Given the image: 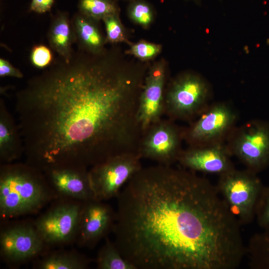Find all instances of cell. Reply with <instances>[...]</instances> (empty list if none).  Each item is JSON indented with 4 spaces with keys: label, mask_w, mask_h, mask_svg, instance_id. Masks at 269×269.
Returning a JSON list of instances; mask_svg holds the SVG:
<instances>
[{
    "label": "cell",
    "mask_w": 269,
    "mask_h": 269,
    "mask_svg": "<svg viewBox=\"0 0 269 269\" xmlns=\"http://www.w3.org/2000/svg\"><path fill=\"white\" fill-rule=\"evenodd\" d=\"M144 78L141 68L122 66L107 50L59 56L16 95L25 162L44 172L138 153Z\"/></svg>",
    "instance_id": "6da1fadb"
},
{
    "label": "cell",
    "mask_w": 269,
    "mask_h": 269,
    "mask_svg": "<svg viewBox=\"0 0 269 269\" xmlns=\"http://www.w3.org/2000/svg\"><path fill=\"white\" fill-rule=\"evenodd\" d=\"M116 198L114 242L136 269H235L245 255L240 225L195 172L142 167Z\"/></svg>",
    "instance_id": "7a4b0ae2"
},
{
    "label": "cell",
    "mask_w": 269,
    "mask_h": 269,
    "mask_svg": "<svg viewBox=\"0 0 269 269\" xmlns=\"http://www.w3.org/2000/svg\"><path fill=\"white\" fill-rule=\"evenodd\" d=\"M57 199L43 172L25 163L0 166V215L6 220L35 214Z\"/></svg>",
    "instance_id": "3957f363"
},
{
    "label": "cell",
    "mask_w": 269,
    "mask_h": 269,
    "mask_svg": "<svg viewBox=\"0 0 269 269\" xmlns=\"http://www.w3.org/2000/svg\"><path fill=\"white\" fill-rule=\"evenodd\" d=\"M211 92L208 82L199 74H179L165 90L164 115L174 121L191 122L209 105Z\"/></svg>",
    "instance_id": "277c9868"
},
{
    "label": "cell",
    "mask_w": 269,
    "mask_h": 269,
    "mask_svg": "<svg viewBox=\"0 0 269 269\" xmlns=\"http://www.w3.org/2000/svg\"><path fill=\"white\" fill-rule=\"evenodd\" d=\"M217 190L240 226L250 223L255 216L263 188L256 173L235 168L219 175Z\"/></svg>",
    "instance_id": "5b68a950"
},
{
    "label": "cell",
    "mask_w": 269,
    "mask_h": 269,
    "mask_svg": "<svg viewBox=\"0 0 269 269\" xmlns=\"http://www.w3.org/2000/svg\"><path fill=\"white\" fill-rule=\"evenodd\" d=\"M83 202L57 198L34 221L38 233L49 249L76 242Z\"/></svg>",
    "instance_id": "8992f818"
},
{
    "label": "cell",
    "mask_w": 269,
    "mask_h": 269,
    "mask_svg": "<svg viewBox=\"0 0 269 269\" xmlns=\"http://www.w3.org/2000/svg\"><path fill=\"white\" fill-rule=\"evenodd\" d=\"M238 114L230 104H209L189 126L183 128V139L188 146L225 143L236 127Z\"/></svg>",
    "instance_id": "52a82bcc"
},
{
    "label": "cell",
    "mask_w": 269,
    "mask_h": 269,
    "mask_svg": "<svg viewBox=\"0 0 269 269\" xmlns=\"http://www.w3.org/2000/svg\"><path fill=\"white\" fill-rule=\"evenodd\" d=\"M226 146L231 155L246 168L257 173L269 164V124L253 120L236 127L228 136Z\"/></svg>",
    "instance_id": "ba28073f"
},
{
    "label": "cell",
    "mask_w": 269,
    "mask_h": 269,
    "mask_svg": "<svg viewBox=\"0 0 269 269\" xmlns=\"http://www.w3.org/2000/svg\"><path fill=\"white\" fill-rule=\"evenodd\" d=\"M138 153L116 155L91 166L90 182L96 199L105 201L117 197L121 190L141 168Z\"/></svg>",
    "instance_id": "9c48e42d"
},
{
    "label": "cell",
    "mask_w": 269,
    "mask_h": 269,
    "mask_svg": "<svg viewBox=\"0 0 269 269\" xmlns=\"http://www.w3.org/2000/svg\"><path fill=\"white\" fill-rule=\"evenodd\" d=\"M183 141V128L170 119L161 118L142 133L138 152L141 158L172 165L177 162Z\"/></svg>",
    "instance_id": "30bf717a"
},
{
    "label": "cell",
    "mask_w": 269,
    "mask_h": 269,
    "mask_svg": "<svg viewBox=\"0 0 269 269\" xmlns=\"http://www.w3.org/2000/svg\"><path fill=\"white\" fill-rule=\"evenodd\" d=\"M33 223L17 222L2 228L0 255L6 264L18 266L36 260L49 251Z\"/></svg>",
    "instance_id": "8fae6325"
},
{
    "label": "cell",
    "mask_w": 269,
    "mask_h": 269,
    "mask_svg": "<svg viewBox=\"0 0 269 269\" xmlns=\"http://www.w3.org/2000/svg\"><path fill=\"white\" fill-rule=\"evenodd\" d=\"M116 211L109 204L94 199L83 202L76 240L81 247L92 249L112 232Z\"/></svg>",
    "instance_id": "7c38bea8"
},
{
    "label": "cell",
    "mask_w": 269,
    "mask_h": 269,
    "mask_svg": "<svg viewBox=\"0 0 269 269\" xmlns=\"http://www.w3.org/2000/svg\"><path fill=\"white\" fill-rule=\"evenodd\" d=\"M166 76L165 64L162 61L154 63L145 75L138 113L142 133L164 115Z\"/></svg>",
    "instance_id": "4fadbf2b"
},
{
    "label": "cell",
    "mask_w": 269,
    "mask_h": 269,
    "mask_svg": "<svg viewBox=\"0 0 269 269\" xmlns=\"http://www.w3.org/2000/svg\"><path fill=\"white\" fill-rule=\"evenodd\" d=\"M57 198H66L85 202L95 199L88 168L63 166L43 172Z\"/></svg>",
    "instance_id": "5bb4252c"
},
{
    "label": "cell",
    "mask_w": 269,
    "mask_h": 269,
    "mask_svg": "<svg viewBox=\"0 0 269 269\" xmlns=\"http://www.w3.org/2000/svg\"><path fill=\"white\" fill-rule=\"evenodd\" d=\"M226 143L202 146H188L183 149L177 162L184 168L195 172L215 173L219 175L235 167Z\"/></svg>",
    "instance_id": "9a60e30c"
},
{
    "label": "cell",
    "mask_w": 269,
    "mask_h": 269,
    "mask_svg": "<svg viewBox=\"0 0 269 269\" xmlns=\"http://www.w3.org/2000/svg\"><path fill=\"white\" fill-rule=\"evenodd\" d=\"M24 148L18 123L0 100V162L11 163L24 154Z\"/></svg>",
    "instance_id": "2e32d148"
},
{
    "label": "cell",
    "mask_w": 269,
    "mask_h": 269,
    "mask_svg": "<svg viewBox=\"0 0 269 269\" xmlns=\"http://www.w3.org/2000/svg\"><path fill=\"white\" fill-rule=\"evenodd\" d=\"M71 19L78 49L93 54H100L105 51L106 38L99 28L98 21L79 11Z\"/></svg>",
    "instance_id": "e0dca14e"
},
{
    "label": "cell",
    "mask_w": 269,
    "mask_h": 269,
    "mask_svg": "<svg viewBox=\"0 0 269 269\" xmlns=\"http://www.w3.org/2000/svg\"><path fill=\"white\" fill-rule=\"evenodd\" d=\"M47 38L51 49L59 57L65 60L71 57L75 38L68 12L57 10L51 18Z\"/></svg>",
    "instance_id": "ac0fdd59"
},
{
    "label": "cell",
    "mask_w": 269,
    "mask_h": 269,
    "mask_svg": "<svg viewBox=\"0 0 269 269\" xmlns=\"http://www.w3.org/2000/svg\"><path fill=\"white\" fill-rule=\"evenodd\" d=\"M91 260L74 250H57L36 259L33 266L37 269H86Z\"/></svg>",
    "instance_id": "d6986e66"
},
{
    "label": "cell",
    "mask_w": 269,
    "mask_h": 269,
    "mask_svg": "<svg viewBox=\"0 0 269 269\" xmlns=\"http://www.w3.org/2000/svg\"><path fill=\"white\" fill-rule=\"evenodd\" d=\"M252 269H269V232L254 235L246 249Z\"/></svg>",
    "instance_id": "ffe728a7"
},
{
    "label": "cell",
    "mask_w": 269,
    "mask_h": 269,
    "mask_svg": "<svg viewBox=\"0 0 269 269\" xmlns=\"http://www.w3.org/2000/svg\"><path fill=\"white\" fill-rule=\"evenodd\" d=\"M96 264L98 269H136L123 257L114 242L108 237L98 253Z\"/></svg>",
    "instance_id": "44dd1931"
},
{
    "label": "cell",
    "mask_w": 269,
    "mask_h": 269,
    "mask_svg": "<svg viewBox=\"0 0 269 269\" xmlns=\"http://www.w3.org/2000/svg\"><path fill=\"white\" fill-rule=\"evenodd\" d=\"M77 8L79 12L97 21L120 11L116 0H78Z\"/></svg>",
    "instance_id": "7402d4cb"
},
{
    "label": "cell",
    "mask_w": 269,
    "mask_h": 269,
    "mask_svg": "<svg viewBox=\"0 0 269 269\" xmlns=\"http://www.w3.org/2000/svg\"><path fill=\"white\" fill-rule=\"evenodd\" d=\"M131 20L143 27L149 26L153 19V11L150 4L143 0H132L128 9Z\"/></svg>",
    "instance_id": "603a6c76"
},
{
    "label": "cell",
    "mask_w": 269,
    "mask_h": 269,
    "mask_svg": "<svg viewBox=\"0 0 269 269\" xmlns=\"http://www.w3.org/2000/svg\"><path fill=\"white\" fill-rule=\"evenodd\" d=\"M102 20L106 28V42L114 44L127 41L125 30L119 14L109 15Z\"/></svg>",
    "instance_id": "cb8c5ba5"
},
{
    "label": "cell",
    "mask_w": 269,
    "mask_h": 269,
    "mask_svg": "<svg viewBox=\"0 0 269 269\" xmlns=\"http://www.w3.org/2000/svg\"><path fill=\"white\" fill-rule=\"evenodd\" d=\"M161 49V45L141 40L131 45L127 53L140 60L146 61L156 56Z\"/></svg>",
    "instance_id": "d4e9b609"
},
{
    "label": "cell",
    "mask_w": 269,
    "mask_h": 269,
    "mask_svg": "<svg viewBox=\"0 0 269 269\" xmlns=\"http://www.w3.org/2000/svg\"><path fill=\"white\" fill-rule=\"evenodd\" d=\"M30 60L34 67L44 69L50 66L54 61L51 50L43 44L33 46L30 52Z\"/></svg>",
    "instance_id": "484cf974"
},
{
    "label": "cell",
    "mask_w": 269,
    "mask_h": 269,
    "mask_svg": "<svg viewBox=\"0 0 269 269\" xmlns=\"http://www.w3.org/2000/svg\"><path fill=\"white\" fill-rule=\"evenodd\" d=\"M255 216L259 224L269 232V187H263L257 202Z\"/></svg>",
    "instance_id": "4316f807"
},
{
    "label": "cell",
    "mask_w": 269,
    "mask_h": 269,
    "mask_svg": "<svg viewBox=\"0 0 269 269\" xmlns=\"http://www.w3.org/2000/svg\"><path fill=\"white\" fill-rule=\"evenodd\" d=\"M0 77L9 76L22 78L23 74L18 69L14 67L8 61L0 58Z\"/></svg>",
    "instance_id": "83f0119b"
},
{
    "label": "cell",
    "mask_w": 269,
    "mask_h": 269,
    "mask_svg": "<svg viewBox=\"0 0 269 269\" xmlns=\"http://www.w3.org/2000/svg\"><path fill=\"white\" fill-rule=\"evenodd\" d=\"M55 0H31L29 11L38 13H44L49 11Z\"/></svg>",
    "instance_id": "f1b7e54d"
},
{
    "label": "cell",
    "mask_w": 269,
    "mask_h": 269,
    "mask_svg": "<svg viewBox=\"0 0 269 269\" xmlns=\"http://www.w3.org/2000/svg\"><path fill=\"white\" fill-rule=\"evenodd\" d=\"M130 0V1H132V0Z\"/></svg>",
    "instance_id": "f546056e"
},
{
    "label": "cell",
    "mask_w": 269,
    "mask_h": 269,
    "mask_svg": "<svg viewBox=\"0 0 269 269\" xmlns=\"http://www.w3.org/2000/svg\"></svg>",
    "instance_id": "4dcf8cb0"
}]
</instances>
